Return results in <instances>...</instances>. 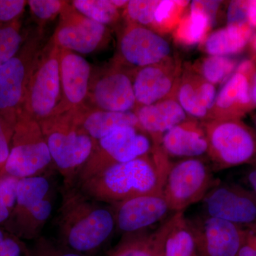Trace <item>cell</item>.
<instances>
[{
	"mask_svg": "<svg viewBox=\"0 0 256 256\" xmlns=\"http://www.w3.org/2000/svg\"><path fill=\"white\" fill-rule=\"evenodd\" d=\"M56 218L58 242L84 256H92L116 230L114 207L88 196L76 184L64 185Z\"/></svg>",
	"mask_w": 256,
	"mask_h": 256,
	"instance_id": "cell-1",
	"label": "cell"
},
{
	"mask_svg": "<svg viewBox=\"0 0 256 256\" xmlns=\"http://www.w3.org/2000/svg\"><path fill=\"white\" fill-rule=\"evenodd\" d=\"M171 163L161 146H154L149 154L112 165L76 184L88 196L112 206L134 197L162 193Z\"/></svg>",
	"mask_w": 256,
	"mask_h": 256,
	"instance_id": "cell-2",
	"label": "cell"
},
{
	"mask_svg": "<svg viewBox=\"0 0 256 256\" xmlns=\"http://www.w3.org/2000/svg\"><path fill=\"white\" fill-rule=\"evenodd\" d=\"M40 124L64 185L74 184L96 142L77 124L74 111L53 114Z\"/></svg>",
	"mask_w": 256,
	"mask_h": 256,
	"instance_id": "cell-3",
	"label": "cell"
},
{
	"mask_svg": "<svg viewBox=\"0 0 256 256\" xmlns=\"http://www.w3.org/2000/svg\"><path fill=\"white\" fill-rule=\"evenodd\" d=\"M214 170H223L256 162V130L242 120H213L202 122Z\"/></svg>",
	"mask_w": 256,
	"mask_h": 256,
	"instance_id": "cell-4",
	"label": "cell"
},
{
	"mask_svg": "<svg viewBox=\"0 0 256 256\" xmlns=\"http://www.w3.org/2000/svg\"><path fill=\"white\" fill-rule=\"evenodd\" d=\"M43 28L38 26L25 38L11 60L0 66V114L16 124L32 70L43 48Z\"/></svg>",
	"mask_w": 256,
	"mask_h": 256,
	"instance_id": "cell-5",
	"label": "cell"
},
{
	"mask_svg": "<svg viewBox=\"0 0 256 256\" xmlns=\"http://www.w3.org/2000/svg\"><path fill=\"white\" fill-rule=\"evenodd\" d=\"M53 210L52 186L45 175L18 180L16 202L4 228L22 240L41 236Z\"/></svg>",
	"mask_w": 256,
	"mask_h": 256,
	"instance_id": "cell-6",
	"label": "cell"
},
{
	"mask_svg": "<svg viewBox=\"0 0 256 256\" xmlns=\"http://www.w3.org/2000/svg\"><path fill=\"white\" fill-rule=\"evenodd\" d=\"M53 163L40 122L22 111L18 114L8 159L2 176L20 178L43 175Z\"/></svg>",
	"mask_w": 256,
	"mask_h": 256,
	"instance_id": "cell-7",
	"label": "cell"
},
{
	"mask_svg": "<svg viewBox=\"0 0 256 256\" xmlns=\"http://www.w3.org/2000/svg\"><path fill=\"white\" fill-rule=\"evenodd\" d=\"M60 50L50 40L42 48L28 80L22 111L38 122L53 116L60 101Z\"/></svg>",
	"mask_w": 256,
	"mask_h": 256,
	"instance_id": "cell-8",
	"label": "cell"
},
{
	"mask_svg": "<svg viewBox=\"0 0 256 256\" xmlns=\"http://www.w3.org/2000/svg\"><path fill=\"white\" fill-rule=\"evenodd\" d=\"M154 144L141 128L122 126L96 142L92 156L82 166L76 183L86 181L112 165L127 162L149 154Z\"/></svg>",
	"mask_w": 256,
	"mask_h": 256,
	"instance_id": "cell-9",
	"label": "cell"
},
{
	"mask_svg": "<svg viewBox=\"0 0 256 256\" xmlns=\"http://www.w3.org/2000/svg\"><path fill=\"white\" fill-rule=\"evenodd\" d=\"M218 180L201 158L171 163L162 192L170 212H184L192 205L202 202Z\"/></svg>",
	"mask_w": 256,
	"mask_h": 256,
	"instance_id": "cell-10",
	"label": "cell"
},
{
	"mask_svg": "<svg viewBox=\"0 0 256 256\" xmlns=\"http://www.w3.org/2000/svg\"><path fill=\"white\" fill-rule=\"evenodd\" d=\"M169 42L150 28L127 22L121 32L114 62L136 69L160 63L170 58Z\"/></svg>",
	"mask_w": 256,
	"mask_h": 256,
	"instance_id": "cell-11",
	"label": "cell"
},
{
	"mask_svg": "<svg viewBox=\"0 0 256 256\" xmlns=\"http://www.w3.org/2000/svg\"><path fill=\"white\" fill-rule=\"evenodd\" d=\"M87 106L111 112H130L136 108L133 74L116 62L92 75Z\"/></svg>",
	"mask_w": 256,
	"mask_h": 256,
	"instance_id": "cell-12",
	"label": "cell"
},
{
	"mask_svg": "<svg viewBox=\"0 0 256 256\" xmlns=\"http://www.w3.org/2000/svg\"><path fill=\"white\" fill-rule=\"evenodd\" d=\"M108 37L107 26L80 14L68 2L60 12L58 25L50 40L62 50L89 54L102 48Z\"/></svg>",
	"mask_w": 256,
	"mask_h": 256,
	"instance_id": "cell-13",
	"label": "cell"
},
{
	"mask_svg": "<svg viewBox=\"0 0 256 256\" xmlns=\"http://www.w3.org/2000/svg\"><path fill=\"white\" fill-rule=\"evenodd\" d=\"M202 203L208 216L242 227L256 224V194L237 184L218 180Z\"/></svg>",
	"mask_w": 256,
	"mask_h": 256,
	"instance_id": "cell-14",
	"label": "cell"
},
{
	"mask_svg": "<svg viewBox=\"0 0 256 256\" xmlns=\"http://www.w3.org/2000/svg\"><path fill=\"white\" fill-rule=\"evenodd\" d=\"M188 222L200 256H236L246 235V227L206 214Z\"/></svg>",
	"mask_w": 256,
	"mask_h": 256,
	"instance_id": "cell-15",
	"label": "cell"
},
{
	"mask_svg": "<svg viewBox=\"0 0 256 256\" xmlns=\"http://www.w3.org/2000/svg\"><path fill=\"white\" fill-rule=\"evenodd\" d=\"M60 65L62 98L54 114L80 110L87 106L92 66L82 56L62 48Z\"/></svg>",
	"mask_w": 256,
	"mask_h": 256,
	"instance_id": "cell-16",
	"label": "cell"
},
{
	"mask_svg": "<svg viewBox=\"0 0 256 256\" xmlns=\"http://www.w3.org/2000/svg\"><path fill=\"white\" fill-rule=\"evenodd\" d=\"M182 72L181 66L172 57L136 69L133 74V90L136 108L151 105L171 95L176 89Z\"/></svg>",
	"mask_w": 256,
	"mask_h": 256,
	"instance_id": "cell-17",
	"label": "cell"
},
{
	"mask_svg": "<svg viewBox=\"0 0 256 256\" xmlns=\"http://www.w3.org/2000/svg\"><path fill=\"white\" fill-rule=\"evenodd\" d=\"M112 206L116 230L122 234L148 229L166 220V216L171 212L163 193L134 197Z\"/></svg>",
	"mask_w": 256,
	"mask_h": 256,
	"instance_id": "cell-18",
	"label": "cell"
},
{
	"mask_svg": "<svg viewBox=\"0 0 256 256\" xmlns=\"http://www.w3.org/2000/svg\"><path fill=\"white\" fill-rule=\"evenodd\" d=\"M136 110L140 127L151 138L154 146H160L165 133L188 118L176 99V89L162 100L140 106Z\"/></svg>",
	"mask_w": 256,
	"mask_h": 256,
	"instance_id": "cell-19",
	"label": "cell"
},
{
	"mask_svg": "<svg viewBox=\"0 0 256 256\" xmlns=\"http://www.w3.org/2000/svg\"><path fill=\"white\" fill-rule=\"evenodd\" d=\"M250 77L234 72L222 86L206 121L213 120H242L254 108L250 98ZM206 122V121H205Z\"/></svg>",
	"mask_w": 256,
	"mask_h": 256,
	"instance_id": "cell-20",
	"label": "cell"
},
{
	"mask_svg": "<svg viewBox=\"0 0 256 256\" xmlns=\"http://www.w3.org/2000/svg\"><path fill=\"white\" fill-rule=\"evenodd\" d=\"M216 95L214 85L188 67L176 88V99L188 117L204 122L208 118Z\"/></svg>",
	"mask_w": 256,
	"mask_h": 256,
	"instance_id": "cell-21",
	"label": "cell"
},
{
	"mask_svg": "<svg viewBox=\"0 0 256 256\" xmlns=\"http://www.w3.org/2000/svg\"><path fill=\"white\" fill-rule=\"evenodd\" d=\"M160 146L170 159L200 158L207 154L208 146L203 124L188 117L165 133Z\"/></svg>",
	"mask_w": 256,
	"mask_h": 256,
	"instance_id": "cell-22",
	"label": "cell"
},
{
	"mask_svg": "<svg viewBox=\"0 0 256 256\" xmlns=\"http://www.w3.org/2000/svg\"><path fill=\"white\" fill-rule=\"evenodd\" d=\"M154 240L160 256H200L188 218L176 212L165 220L154 230Z\"/></svg>",
	"mask_w": 256,
	"mask_h": 256,
	"instance_id": "cell-23",
	"label": "cell"
},
{
	"mask_svg": "<svg viewBox=\"0 0 256 256\" xmlns=\"http://www.w3.org/2000/svg\"><path fill=\"white\" fill-rule=\"evenodd\" d=\"M74 112L77 124L96 142L117 128L133 126L140 128L137 116L133 111L111 112L86 106Z\"/></svg>",
	"mask_w": 256,
	"mask_h": 256,
	"instance_id": "cell-24",
	"label": "cell"
},
{
	"mask_svg": "<svg viewBox=\"0 0 256 256\" xmlns=\"http://www.w3.org/2000/svg\"><path fill=\"white\" fill-rule=\"evenodd\" d=\"M252 38L250 25H227L208 34L203 48L208 56H230L240 53Z\"/></svg>",
	"mask_w": 256,
	"mask_h": 256,
	"instance_id": "cell-25",
	"label": "cell"
},
{
	"mask_svg": "<svg viewBox=\"0 0 256 256\" xmlns=\"http://www.w3.org/2000/svg\"><path fill=\"white\" fill-rule=\"evenodd\" d=\"M214 22L202 1L192 2L188 11L173 32L175 42L186 46L203 43Z\"/></svg>",
	"mask_w": 256,
	"mask_h": 256,
	"instance_id": "cell-26",
	"label": "cell"
},
{
	"mask_svg": "<svg viewBox=\"0 0 256 256\" xmlns=\"http://www.w3.org/2000/svg\"><path fill=\"white\" fill-rule=\"evenodd\" d=\"M106 256H160L154 240V232L146 229L122 234L118 244Z\"/></svg>",
	"mask_w": 256,
	"mask_h": 256,
	"instance_id": "cell-27",
	"label": "cell"
},
{
	"mask_svg": "<svg viewBox=\"0 0 256 256\" xmlns=\"http://www.w3.org/2000/svg\"><path fill=\"white\" fill-rule=\"evenodd\" d=\"M238 62L230 56H208L195 66L194 70L214 85L224 84L235 72Z\"/></svg>",
	"mask_w": 256,
	"mask_h": 256,
	"instance_id": "cell-28",
	"label": "cell"
},
{
	"mask_svg": "<svg viewBox=\"0 0 256 256\" xmlns=\"http://www.w3.org/2000/svg\"><path fill=\"white\" fill-rule=\"evenodd\" d=\"M190 4L188 1L160 0L154 13L153 31L161 35L174 32Z\"/></svg>",
	"mask_w": 256,
	"mask_h": 256,
	"instance_id": "cell-29",
	"label": "cell"
},
{
	"mask_svg": "<svg viewBox=\"0 0 256 256\" xmlns=\"http://www.w3.org/2000/svg\"><path fill=\"white\" fill-rule=\"evenodd\" d=\"M70 4L80 14L105 26L120 18L119 10L108 0H74Z\"/></svg>",
	"mask_w": 256,
	"mask_h": 256,
	"instance_id": "cell-30",
	"label": "cell"
},
{
	"mask_svg": "<svg viewBox=\"0 0 256 256\" xmlns=\"http://www.w3.org/2000/svg\"><path fill=\"white\" fill-rule=\"evenodd\" d=\"M24 40L20 18L10 22L0 23V66L18 53Z\"/></svg>",
	"mask_w": 256,
	"mask_h": 256,
	"instance_id": "cell-31",
	"label": "cell"
},
{
	"mask_svg": "<svg viewBox=\"0 0 256 256\" xmlns=\"http://www.w3.org/2000/svg\"><path fill=\"white\" fill-rule=\"evenodd\" d=\"M159 0H131L124 9L126 20L152 30Z\"/></svg>",
	"mask_w": 256,
	"mask_h": 256,
	"instance_id": "cell-32",
	"label": "cell"
},
{
	"mask_svg": "<svg viewBox=\"0 0 256 256\" xmlns=\"http://www.w3.org/2000/svg\"><path fill=\"white\" fill-rule=\"evenodd\" d=\"M18 178L14 176L0 178V227L4 228L11 218L16 202Z\"/></svg>",
	"mask_w": 256,
	"mask_h": 256,
	"instance_id": "cell-33",
	"label": "cell"
},
{
	"mask_svg": "<svg viewBox=\"0 0 256 256\" xmlns=\"http://www.w3.org/2000/svg\"><path fill=\"white\" fill-rule=\"evenodd\" d=\"M67 2L62 0H30L28 5L32 15L42 22L38 26L42 28L44 24L60 15Z\"/></svg>",
	"mask_w": 256,
	"mask_h": 256,
	"instance_id": "cell-34",
	"label": "cell"
},
{
	"mask_svg": "<svg viewBox=\"0 0 256 256\" xmlns=\"http://www.w3.org/2000/svg\"><path fill=\"white\" fill-rule=\"evenodd\" d=\"M30 249V256H84L42 236L34 240Z\"/></svg>",
	"mask_w": 256,
	"mask_h": 256,
	"instance_id": "cell-35",
	"label": "cell"
},
{
	"mask_svg": "<svg viewBox=\"0 0 256 256\" xmlns=\"http://www.w3.org/2000/svg\"><path fill=\"white\" fill-rule=\"evenodd\" d=\"M0 256H30V249L23 240L8 230L0 240Z\"/></svg>",
	"mask_w": 256,
	"mask_h": 256,
	"instance_id": "cell-36",
	"label": "cell"
},
{
	"mask_svg": "<svg viewBox=\"0 0 256 256\" xmlns=\"http://www.w3.org/2000/svg\"><path fill=\"white\" fill-rule=\"evenodd\" d=\"M15 126L0 114V173L9 156Z\"/></svg>",
	"mask_w": 256,
	"mask_h": 256,
	"instance_id": "cell-37",
	"label": "cell"
},
{
	"mask_svg": "<svg viewBox=\"0 0 256 256\" xmlns=\"http://www.w3.org/2000/svg\"><path fill=\"white\" fill-rule=\"evenodd\" d=\"M28 5L24 0H0V23H8L21 18Z\"/></svg>",
	"mask_w": 256,
	"mask_h": 256,
	"instance_id": "cell-38",
	"label": "cell"
},
{
	"mask_svg": "<svg viewBox=\"0 0 256 256\" xmlns=\"http://www.w3.org/2000/svg\"><path fill=\"white\" fill-rule=\"evenodd\" d=\"M248 8V1L236 0L230 2L227 12V25L249 24Z\"/></svg>",
	"mask_w": 256,
	"mask_h": 256,
	"instance_id": "cell-39",
	"label": "cell"
},
{
	"mask_svg": "<svg viewBox=\"0 0 256 256\" xmlns=\"http://www.w3.org/2000/svg\"><path fill=\"white\" fill-rule=\"evenodd\" d=\"M246 235L236 256H256V224L246 227Z\"/></svg>",
	"mask_w": 256,
	"mask_h": 256,
	"instance_id": "cell-40",
	"label": "cell"
},
{
	"mask_svg": "<svg viewBox=\"0 0 256 256\" xmlns=\"http://www.w3.org/2000/svg\"><path fill=\"white\" fill-rule=\"evenodd\" d=\"M236 72H240V73L245 74L248 76L252 78L254 74L256 72V66L254 62L252 60H244L238 64Z\"/></svg>",
	"mask_w": 256,
	"mask_h": 256,
	"instance_id": "cell-41",
	"label": "cell"
},
{
	"mask_svg": "<svg viewBox=\"0 0 256 256\" xmlns=\"http://www.w3.org/2000/svg\"><path fill=\"white\" fill-rule=\"evenodd\" d=\"M245 174L246 181L250 186V190L256 194V162L249 165Z\"/></svg>",
	"mask_w": 256,
	"mask_h": 256,
	"instance_id": "cell-42",
	"label": "cell"
},
{
	"mask_svg": "<svg viewBox=\"0 0 256 256\" xmlns=\"http://www.w3.org/2000/svg\"><path fill=\"white\" fill-rule=\"evenodd\" d=\"M248 18L250 26L252 28H256V0L248 1Z\"/></svg>",
	"mask_w": 256,
	"mask_h": 256,
	"instance_id": "cell-43",
	"label": "cell"
},
{
	"mask_svg": "<svg viewBox=\"0 0 256 256\" xmlns=\"http://www.w3.org/2000/svg\"><path fill=\"white\" fill-rule=\"evenodd\" d=\"M250 98L254 108H256V72L250 78Z\"/></svg>",
	"mask_w": 256,
	"mask_h": 256,
	"instance_id": "cell-44",
	"label": "cell"
},
{
	"mask_svg": "<svg viewBox=\"0 0 256 256\" xmlns=\"http://www.w3.org/2000/svg\"><path fill=\"white\" fill-rule=\"evenodd\" d=\"M128 2L126 0H111V2L112 3L118 8V9H121V8H126L127 6Z\"/></svg>",
	"mask_w": 256,
	"mask_h": 256,
	"instance_id": "cell-45",
	"label": "cell"
},
{
	"mask_svg": "<svg viewBox=\"0 0 256 256\" xmlns=\"http://www.w3.org/2000/svg\"><path fill=\"white\" fill-rule=\"evenodd\" d=\"M250 42H252V48H254V50H255L256 53V36H252Z\"/></svg>",
	"mask_w": 256,
	"mask_h": 256,
	"instance_id": "cell-46",
	"label": "cell"
},
{
	"mask_svg": "<svg viewBox=\"0 0 256 256\" xmlns=\"http://www.w3.org/2000/svg\"><path fill=\"white\" fill-rule=\"evenodd\" d=\"M255 124H256V118H255Z\"/></svg>",
	"mask_w": 256,
	"mask_h": 256,
	"instance_id": "cell-47",
	"label": "cell"
}]
</instances>
